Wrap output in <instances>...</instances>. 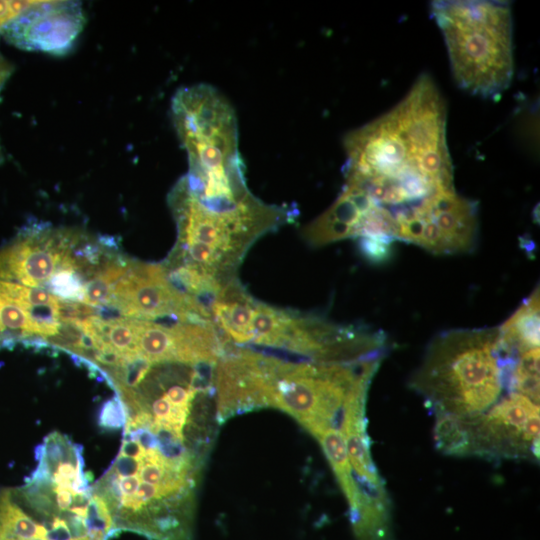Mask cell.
Returning <instances> with one entry per match:
<instances>
[{
    "label": "cell",
    "instance_id": "ac0fdd59",
    "mask_svg": "<svg viewBox=\"0 0 540 540\" xmlns=\"http://www.w3.org/2000/svg\"><path fill=\"white\" fill-rule=\"evenodd\" d=\"M14 71V65L0 52V93ZM4 161V155L0 144V164Z\"/></svg>",
    "mask_w": 540,
    "mask_h": 540
},
{
    "label": "cell",
    "instance_id": "e0dca14e",
    "mask_svg": "<svg viewBox=\"0 0 540 540\" xmlns=\"http://www.w3.org/2000/svg\"><path fill=\"white\" fill-rule=\"evenodd\" d=\"M33 1H0V35L5 25L28 8Z\"/></svg>",
    "mask_w": 540,
    "mask_h": 540
},
{
    "label": "cell",
    "instance_id": "9c48e42d",
    "mask_svg": "<svg viewBox=\"0 0 540 540\" xmlns=\"http://www.w3.org/2000/svg\"><path fill=\"white\" fill-rule=\"evenodd\" d=\"M396 240L434 254L470 252L478 235L477 203L455 190L436 193L395 219Z\"/></svg>",
    "mask_w": 540,
    "mask_h": 540
},
{
    "label": "cell",
    "instance_id": "3957f363",
    "mask_svg": "<svg viewBox=\"0 0 540 540\" xmlns=\"http://www.w3.org/2000/svg\"><path fill=\"white\" fill-rule=\"evenodd\" d=\"M25 484L0 491V540H110L119 534L90 475L83 447L54 431L36 448Z\"/></svg>",
    "mask_w": 540,
    "mask_h": 540
},
{
    "label": "cell",
    "instance_id": "5b68a950",
    "mask_svg": "<svg viewBox=\"0 0 540 540\" xmlns=\"http://www.w3.org/2000/svg\"><path fill=\"white\" fill-rule=\"evenodd\" d=\"M514 362L498 327L450 330L432 340L410 385L436 416L473 417L501 398Z\"/></svg>",
    "mask_w": 540,
    "mask_h": 540
},
{
    "label": "cell",
    "instance_id": "8fae6325",
    "mask_svg": "<svg viewBox=\"0 0 540 540\" xmlns=\"http://www.w3.org/2000/svg\"><path fill=\"white\" fill-rule=\"evenodd\" d=\"M539 290L534 291L500 327L499 340L503 352L516 358L539 347Z\"/></svg>",
    "mask_w": 540,
    "mask_h": 540
},
{
    "label": "cell",
    "instance_id": "52a82bcc",
    "mask_svg": "<svg viewBox=\"0 0 540 540\" xmlns=\"http://www.w3.org/2000/svg\"><path fill=\"white\" fill-rule=\"evenodd\" d=\"M171 118L188 158L187 175L196 179L244 176L239 153L237 117L230 102L208 84L177 90Z\"/></svg>",
    "mask_w": 540,
    "mask_h": 540
},
{
    "label": "cell",
    "instance_id": "277c9868",
    "mask_svg": "<svg viewBox=\"0 0 540 540\" xmlns=\"http://www.w3.org/2000/svg\"><path fill=\"white\" fill-rule=\"evenodd\" d=\"M168 203L178 242L167 267L191 270L210 295L236 280L239 263L259 237L295 216L293 209L266 204L253 194L241 200L201 199L183 178L172 188Z\"/></svg>",
    "mask_w": 540,
    "mask_h": 540
},
{
    "label": "cell",
    "instance_id": "7c38bea8",
    "mask_svg": "<svg viewBox=\"0 0 540 540\" xmlns=\"http://www.w3.org/2000/svg\"><path fill=\"white\" fill-rule=\"evenodd\" d=\"M316 438L335 472L349 503L350 511L354 510L363 493L354 477L343 434L338 429L328 428Z\"/></svg>",
    "mask_w": 540,
    "mask_h": 540
},
{
    "label": "cell",
    "instance_id": "9a60e30c",
    "mask_svg": "<svg viewBox=\"0 0 540 540\" xmlns=\"http://www.w3.org/2000/svg\"><path fill=\"white\" fill-rule=\"evenodd\" d=\"M393 242L383 238H360L359 248L369 261L384 262L391 256Z\"/></svg>",
    "mask_w": 540,
    "mask_h": 540
},
{
    "label": "cell",
    "instance_id": "30bf717a",
    "mask_svg": "<svg viewBox=\"0 0 540 540\" xmlns=\"http://www.w3.org/2000/svg\"><path fill=\"white\" fill-rule=\"evenodd\" d=\"M86 16L78 1H33L1 31L4 40L23 51L67 55L84 30Z\"/></svg>",
    "mask_w": 540,
    "mask_h": 540
},
{
    "label": "cell",
    "instance_id": "8992f818",
    "mask_svg": "<svg viewBox=\"0 0 540 540\" xmlns=\"http://www.w3.org/2000/svg\"><path fill=\"white\" fill-rule=\"evenodd\" d=\"M431 14L442 33L457 86L484 99L499 98L514 72L510 4L434 1Z\"/></svg>",
    "mask_w": 540,
    "mask_h": 540
},
{
    "label": "cell",
    "instance_id": "4fadbf2b",
    "mask_svg": "<svg viewBox=\"0 0 540 540\" xmlns=\"http://www.w3.org/2000/svg\"><path fill=\"white\" fill-rule=\"evenodd\" d=\"M507 384L513 392L539 404V347L517 356Z\"/></svg>",
    "mask_w": 540,
    "mask_h": 540
},
{
    "label": "cell",
    "instance_id": "ba28073f",
    "mask_svg": "<svg viewBox=\"0 0 540 540\" xmlns=\"http://www.w3.org/2000/svg\"><path fill=\"white\" fill-rule=\"evenodd\" d=\"M539 418V404L511 391L485 412L458 418L459 456L538 460Z\"/></svg>",
    "mask_w": 540,
    "mask_h": 540
},
{
    "label": "cell",
    "instance_id": "6da1fadb",
    "mask_svg": "<svg viewBox=\"0 0 540 540\" xmlns=\"http://www.w3.org/2000/svg\"><path fill=\"white\" fill-rule=\"evenodd\" d=\"M446 123L438 87L420 75L391 110L345 136V183L392 213L454 190Z\"/></svg>",
    "mask_w": 540,
    "mask_h": 540
},
{
    "label": "cell",
    "instance_id": "7a4b0ae2",
    "mask_svg": "<svg viewBox=\"0 0 540 540\" xmlns=\"http://www.w3.org/2000/svg\"><path fill=\"white\" fill-rule=\"evenodd\" d=\"M197 462L184 437L126 416L116 459L94 483L116 530L150 540H192Z\"/></svg>",
    "mask_w": 540,
    "mask_h": 540
},
{
    "label": "cell",
    "instance_id": "2e32d148",
    "mask_svg": "<svg viewBox=\"0 0 540 540\" xmlns=\"http://www.w3.org/2000/svg\"><path fill=\"white\" fill-rule=\"evenodd\" d=\"M124 404L119 396L104 403L100 412V425L107 429H117L125 424Z\"/></svg>",
    "mask_w": 540,
    "mask_h": 540
},
{
    "label": "cell",
    "instance_id": "5bb4252c",
    "mask_svg": "<svg viewBox=\"0 0 540 540\" xmlns=\"http://www.w3.org/2000/svg\"><path fill=\"white\" fill-rule=\"evenodd\" d=\"M48 291L64 301L83 302L86 282L84 276L72 270H60L47 282Z\"/></svg>",
    "mask_w": 540,
    "mask_h": 540
}]
</instances>
